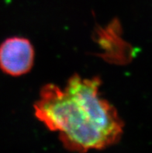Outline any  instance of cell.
I'll use <instances>...</instances> for the list:
<instances>
[{
    "mask_svg": "<svg viewBox=\"0 0 152 153\" xmlns=\"http://www.w3.org/2000/svg\"><path fill=\"white\" fill-rule=\"evenodd\" d=\"M99 77L74 75L64 89L43 86L34 104L35 116L58 132L67 150L85 153L113 146L122 138L123 123L111 103L101 97Z\"/></svg>",
    "mask_w": 152,
    "mask_h": 153,
    "instance_id": "obj_1",
    "label": "cell"
},
{
    "mask_svg": "<svg viewBox=\"0 0 152 153\" xmlns=\"http://www.w3.org/2000/svg\"><path fill=\"white\" fill-rule=\"evenodd\" d=\"M33 62L34 49L29 40L10 37L0 45V69L7 75H25L30 71Z\"/></svg>",
    "mask_w": 152,
    "mask_h": 153,
    "instance_id": "obj_2",
    "label": "cell"
}]
</instances>
